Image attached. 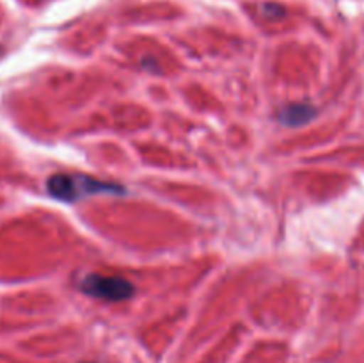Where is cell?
<instances>
[{"label": "cell", "instance_id": "obj_1", "mask_svg": "<svg viewBox=\"0 0 364 363\" xmlns=\"http://www.w3.org/2000/svg\"><path fill=\"white\" fill-rule=\"evenodd\" d=\"M50 196L60 201H77L91 194H123L124 189L116 184H107V182L96 180L87 174H68L59 173L53 174L46 182Z\"/></svg>", "mask_w": 364, "mask_h": 363}, {"label": "cell", "instance_id": "obj_2", "mask_svg": "<svg viewBox=\"0 0 364 363\" xmlns=\"http://www.w3.org/2000/svg\"><path fill=\"white\" fill-rule=\"evenodd\" d=\"M80 288L91 298L105 299V301H124V299H130L135 292L134 285L124 278L102 276V274L85 276Z\"/></svg>", "mask_w": 364, "mask_h": 363}, {"label": "cell", "instance_id": "obj_3", "mask_svg": "<svg viewBox=\"0 0 364 363\" xmlns=\"http://www.w3.org/2000/svg\"><path fill=\"white\" fill-rule=\"evenodd\" d=\"M313 116H315V109L309 103H290V105H284L279 112V120L288 127L308 123Z\"/></svg>", "mask_w": 364, "mask_h": 363}, {"label": "cell", "instance_id": "obj_4", "mask_svg": "<svg viewBox=\"0 0 364 363\" xmlns=\"http://www.w3.org/2000/svg\"><path fill=\"white\" fill-rule=\"evenodd\" d=\"M265 14L267 16H283L284 9L279 6H274V4H269V6H265Z\"/></svg>", "mask_w": 364, "mask_h": 363}]
</instances>
